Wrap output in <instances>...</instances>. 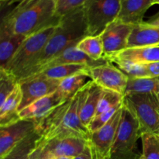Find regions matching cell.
<instances>
[{"mask_svg":"<svg viewBox=\"0 0 159 159\" xmlns=\"http://www.w3.org/2000/svg\"><path fill=\"white\" fill-rule=\"evenodd\" d=\"M124 96L117 93L103 89V92H102L100 99L99 100L95 116H98L100 113H103L106 110H109V109L112 108L115 106L123 103L124 102Z\"/></svg>","mask_w":159,"mask_h":159,"instance_id":"4316f807","label":"cell"},{"mask_svg":"<svg viewBox=\"0 0 159 159\" xmlns=\"http://www.w3.org/2000/svg\"><path fill=\"white\" fill-rule=\"evenodd\" d=\"M61 81L33 77L23 79L19 82L22 92V101L19 113L35 101L57 91Z\"/></svg>","mask_w":159,"mask_h":159,"instance_id":"8fae6325","label":"cell"},{"mask_svg":"<svg viewBox=\"0 0 159 159\" xmlns=\"http://www.w3.org/2000/svg\"><path fill=\"white\" fill-rule=\"evenodd\" d=\"M16 79L3 69H0V106L18 85Z\"/></svg>","mask_w":159,"mask_h":159,"instance_id":"83f0119b","label":"cell"},{"mask_svg":"<svg viewBox=\"0 0 159 159\" xmlns=\"http://www.w3.org/2000/svg\"><path fill=\"white\" fill-rule=\"evenodd\" d=\"M73 159H95L94 155H93V150H92L89 143L88 142L86 148L81 155H78L75 158H73Z\"/></svg>","mask_w":159,"mask_h":159,"instance_id":"d6a6232c","label":"cell"},{"mask_svg":"<svg viewBox=\"0 0 159 159\" xmlns=\"http://www.w3.org/2000/svg\"><path fill=\"white\" fill-rule=\"evenodd\" d=\"M24 0H1V3H2V6H3V5L5 6H10V5L13 4V3L16 2H23Z\"/></svg>","mask_w":159,"mask_h":159,"instance_id":"e575fe53","label":"cell"},{"mask_svg":"<svg viewBox=\"0 0 159 159\" xmlns=\"http://www.w3.org/2000/svg\"><path fill=\"white\" fill-rule=\"evenodd\" d=\"M89 68V66L88 65H82V64H65V65H57V66L42 70L40 72L29 78L40 77L61 81L66 78L71 77L75 75H85L87 76L86 73Z\"/></svg>","mask_w":159,"mask_h":159,"instance_id":"ac0fdd59","label":"cell"},{"mask_svg":"<svg viewBox=\"0 0 159 159\" xmlns=\"http://www.w3.org/2000/svg\"><path fill=\"white\" fill-rule=\"evenodd\" d=\"M142 153L139 159H159V137L150 133L141 134Z\"/></svg>","mask_w":159,"mask_h":159,"instance_id":"d4e9b609","label":"cell"},{"mask_svg":"<svg viewBox=\"0 0 159 159\" xmlns=\"http://www.w3.org/2000/svg\"><path fill=\"white\" fill-rule=\"evenodd\" d=\"M158 137H159V133H158Z\"/></svg>","mask_w":159,"mask_h":159,"instance_id":"f35d334b","label":"cell"},{"mask_svg":"<svg viewBox=\"0 0 159 159\" xmlns=\"http://www.w3.org/2000/svg\"><path fill=\"white\" fill-rule=\"evenodd\" d=\"M110 57L129 61L136 64L159 61V45L126 48Z\"/></svg>","mask_w":159,"mask_h":159,"instance_id":"2e32d148","label":"cell"},{"mask_svg":"<svg viewBox=\"0 0 159 159\" xmlns=\"http://www.w3.org/2000/svg\"><path fill=\"white\" fill-rule=\"evenodd\" d=\"M144 23L147 26H154V27H159V12L151 17L147 21H144Z\"/></svg>","mask_w":159,"mask_h":159,"instance_id":"836d02e7","label":"cell"},{"mask_svg":"<svg viewBox=\"0 0 159 159\" xmlns=\"http://www.w3.org/2000/svg\"><path fill=\"white\" fill-rule=\"evenodd\" d=\"M130 93H159V78H129L125 95Z\"/></svg>","mask_w":159,"mask_h":159,"instance_id":"44dd1931","label":"cell"},{"mask_svg":"<svg viewBox=\"0 0 159 159\" xmlns=\"http://www.w3.org/2000/svg\"><path fill=\"white\" fill-rule=\"evenodd\" d=\"M22 101V92L20 84L0 106V127L10 124L20 120L19 107Z\"/></svg>","mask_w":159,"mask_h":159,"instance_id":"d6986e66","label":"cell"},{"mask_svg":"<svg viewBox=\"0 0 159 159\" xmlns=\"http://www.w3.org/2000/svg\"><path fill=\"white\" fill-rule=\"evenodd\" d=\"M58 24V23H57ZM57 24L50 25L28 36L5 68H0L15 78L27 66L40 51L54 34Z\"/></svg>","mask_w":159,"mask_h":159,"instance_id":"5b68a950","label":"cell"},{"mask_svg":"<svg viewBox=\"0 0 159 159\" xmlns=\"http://www.w3.org/2000/svg\"><path fill=\"white\" fill-rule=\"evenodd\" d=\"M141 127L134 115L123 104L120 122L112 148L110 159H139L138 141Z\"/></svg>","mask_w":159,"mask_h":159,"instance_id":"3957f363","label":"cell"},{"mask_svg":"<svg viewBox=\"0 0 159 159\" xmlns=\"http://www.w3.org/2000/svg\"><path fill=\"white\" fill-rule=\"evenodd\" d=\"M89 36L83 7L61 17L54 34L41 51L16 76L17 82L34 75L48 61Z\"/></svg>","mask_w":159,"mask_h":159,"instance_id":"6da1fadb","label":"cell"},{"mask_svg":"<svg viewBox=\"0 0 159 159\" xmlns=\"http://www.w3.org/2000/svg\"><path fill=\"white\" fill-rule=\"evenodd\" d=\"M87 0H56V16L58 18L82 7Z\"/></svg>","mask_w":159,"mask_h":159,"instance_id":"f546056e","label":"cell"},{"mask_svg":"<svg viewBox=\"0 0 159 159\" xmlns=\"http://www.w3.org/2000/svg\"><path fill=\"white\" fill-rule=\"evenodd\" d=\"M123 103H124V102H123ZM123 103L119 104V105L117 106H115V107L106 110L103 113H100V114L98 115V116H95L88 127V130L89 131V133L91 134L93 133V132H95L96 131V130H99L101 127H102L106 124H107V123L110 121V120L113 117V115L116 113V112L120 108H121V107L123 106Z\"/></svg>","mask_w":159,"mask_h":159,"instance_id":"f1b7e54d","label":"cell"},{"mask_svg":"<svg viewBox=\"0 0 159 159\" xmlns=\"http://www.w3.org/2000/svg\"><path fill=\"white\" fill-rule=\"evenodd\" d=\"M102 92L103 89L91 80L90 88L85 96L80 110L81 122L87 129L96 115V109Z\"/></svg>","mask_w":159,"mask_h":159,"instance_id":"ffe728a7","label":"cell"},{"mask_svg":"<svg viewBox=\"0 0 159 159\" xmlns=\"http://www.w3.org/2000/svg\"><path fill=\"white\" fill-rule=\"evenodd\" d=\"M158 99H159V93L158 94Z\"/></svg>","mask_w":159,"mask_h":159,"instance_id":"74e56055","label":"cell"},{"mask_svg":"<svg viewBox=\"0 0 159 159\" xmlns=\"http://www.w3.org/2000/svg\"><path fill=\"white\" fill-rule=\"evenodd\" d=\"M48 159H73V158L65 156H54V155H51L48 153Z\"/></svg>","mask_w":159,"mask_h":159,"instance_id":"d590c367","label":"cell"},{"mask_svg":"<svg viewBox=\"0 0 159 159\" xmlns=\"http://www.w3.org/2000/svg\"><path fill=\"white\" fill-rule=\"evenodd\" d=\"M124 105L138 120L142 133H159V99L153 93H130L124 96Z\"/></svg>","mask_w":159,"mask_h":159,"instance_id":"277c9868","label":"cell"},{"mask_svg":"<svg viewBox=\"0 0 159 159\" xmlns=\"http://www.w3.org/2000/svg\"><path fill=\"white\" fill-rule=\"evenodd\" d=\"M159 45V27L144 23L134 26L127 43V48Z\"/></svg>","mask_w":159,"mask_h":159,"instance_id":"e0dca14e","label":"cell"},{"mask_svg":"<svg viewBox=\"0 0 159 159\" xmlns=\"http://www.w3.org/2000/svg\"><path fill=\"white\" fill-rule=\"evenodd\" d=\"M147 70L149 77L159 78V61L142 64Z\"/></svg>","mask_w":159,"mask_h":159,"instance_id":"1f68e13d","label":"cell"},{"mask_svg":"<svg viewBox=\"0 0 159 159\" xmlns=\"http://www.w3.org/2000/svg\"><path fill=\"white\" fill-rule=\"evenodd\" d=\"M89 140L82 137L72 136L45 141L48 152L54 156L75 158L86 148Z\"/></svg>","mask_w":159,"mask_h":159,"instance_id":"4fadbf2b","label":"cell"},{"mask_svg":"<svg viewBox=\"0 0 159 159\" xmlns=\"http://www.w3.org/2000/svg\"><path fill=\"white\" fill-rule=\"evenodd\" d=\"M27 37L13 32L11 26L2 20L0 26V68L8 65Z\"/></svg>","mask_w":159,"mask_h":159,"instance_id":"5bb4252c","label":"cell"},{"mask_svg":"<svg viewBox=\"0 0 159 159\" xmlns=\"http://www.w3.org/2000/svg\"><path fill=\"white\" fill-rule=\"evenodd\" d=\"M35 121L20 119L0 127V159L4 158L17 144L36 129Z\"/></svg>","mask_w":159,"mask_h":159,"instance_id":"30bf717a","label":"cell"},{"mask_svg":"<svg viewBox=\"0 0 159 159\" xmlns=\"http://www.w3.org/2000/svg\"><path fill=\"white\" fill-rule=\"evenodd\" d=\"M27 159H48V152L46 143L43 140H39L35 148L30 152Z\"/></svg>","mask_w":159,"mask_h":159,"instance_id":"4dcf8cb0","label":"cell"},{"mask_svg":"<svg viewBox=\"0 0 159 159\" xmlns=\"http://www.w3.org/2000/svg\"><path fill=\"white\" fill-rule=\"evenodd\" d=\"M86 75L103 89L125 96L129 77L110 61L97 66L89 67Z\"/></svg>","mask_w":159,"mask_h":159,"instance_id":"52a82bcc","label":"cell"},{"mask_svg":"<svg viewBox=\"0 0 159 159\" xmlns=\"http://www.w3.org/2000/svg\"><path fill=\"white\" fill-rule=\"evenodd\" d=\"M122 107L123 106L103 127L90 134L89 143L95 159H110L112 148L120 122Z\"/></svg>","mask_w":159,"mask_h":159,"instance_id":"ba28073f","label":"cell"},{"mask_svg":"<svg viewBox=\"0 0 159 159\" xmlns=\"http://www.w3.org/2000/svg\"><path fill=\"white\" fill-rule=\"evenodd\" d=\"M82 7L89 36H98L117 19L121 0H87Z\"/></svg>","mask_w":159,"mask_h":159,"instance_id":"8992f818","label":"cell"},{"mask_svg":"<svg viewBox=\"0 0 159 159\" xmlns=\"http://www.w3.org/2000/svg\"><path fill=\"white\" fill-rule=\"evenodd\" d=\"M152 5H159V0H153L152 2Z\"/></svg>","mask_w":159,"mask_h":159,"instance_id":"8d00e7d4","label":"cell"},{"mask_svg":"<svg viewBox=\"0 0 159 159\" xmlns=\"http://www.w3.org/2000/svg\"><path fill=\"white\" fill-rule=\"evenodd\" d=\"M68 99L57 89L54 93L35 101L20 111V119L31 120L37 124L54 108Z\"/></svg>","mask_w":159,"mask_h":159,"instance_id":"7c38bea8","label":"cell"},{"mask_svg":"<svg viewBox=\"0 0 159 159\" xmlns=\"http://www.w3.org/2000/svg\"><path fill=\"white\" fill-rule=\"evenodd\" d=\"M87 78L85 75H75L66 78L60 82L57 91L67 99L73 97L89 82Z\"/></svg>","mask_w":159,"mask_h":159,"instance_id":"cb8c5ba5","label":"cell"},{"mask_svg":"<svg viewBox=\"0 0 159 159\" xmlns=\"http://www.w3.org/2000/svg\"><path fill=\"white\" fill-rule=\"evenodd\" d=\"M56 0H24L2 18L16 34L28 36L50 26L57 24Z\"/></svg>","mask_w":159,"mask_h":159,"instance_id":"7a4b0ae2","label":"cell"},{"mask_svg":"<svg viewBox=\"0 0 159 159\" xmlns=\"http://www.w3.org/2000/svg\"><path fill=\"white\" fill-rule=\"evenodd\" d=\"M108 60L112 63L115 64L123 72L125 73L130 79L149 77L147 70L142 64L133 63L129 61L121 60L114 57H110Z\"/></svg>","mask_w":159,"mask_h":159,"instance_id":"484cf974","label":"cell"},{"mask_svg":"<svg viewBox=\"0 0 159 159\" xmlns=\"http://www.w3.org/2000/svg\"><path fill=\"white\" fill-rule=\"evenodd\" d=\"M40 135L37 130L28 135L19 143L4 158L2 159H27L30 152L35 148L40 139Z\"/></svg>","mask_w":159,"mask_h":159,"instance_id":"603a6c76","label":"cell"},{"mask_svg":"<svg viewBox=\"0 0 159 159\" xmlns=\"http://www.w3.org/2000/svg\"><path fill=\"white\" fill-rule=\"evenodd\" d=\"M134 26L127 24L116 19L99 34L104 49V57L111 56L127 48L129 37Z\"/></svg>","mask_w":159,"mask_h":159,"instance_id":"9c48e42d","label":"cell"},{"mask_svg":"<svg viewBox=\"0 0 159 159\" xmlns=\"http://www.w3.org/2000/svg\"><path fill=\"white\" fill-rule=\"evenodd\" d=\"M153 0H121V9L117 20L127 24L137 26L144 22L148 9L152 6Z\"/></svg>","mask_w":159,"mask_h":159,"instance_id":"9a60e30c","label":"cell"},{"mask_svg":"<svg viewBox=\"0 0 159 159\" xmlns=\"http://www.w3.org/2000/svg\"><path fill=\"white\" fill-rule=\"evenodd\" d=\"M78 49L86 54L90 58L96 61L104 57V49L100 36H87L76 45Z\"/></svg>","mask_w":159,"mask_h":159,"instance_id":"7402d4cb","label":"cell"}]
</instances>
